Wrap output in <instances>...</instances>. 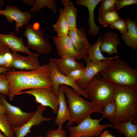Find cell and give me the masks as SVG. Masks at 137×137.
Returning <instances> with one entry per match:
<instances>
[{
    "label": "cell",
    "mask_w": 137,
    "mask_h": 137,
    "mask_svg": "<svg viewBox=\"0 0 137 137\" xmlns=\"http://www.w3.org/2000/svg\"><path fill=\"white\" fill-rule=\"evenodd\" d=\"M113 127L116 129L126 137H137V124L130 121L125 122H114L112 123Z\"/></svg>",
    "instance_id": "d4e9b609"
},
{
    "label": "cell",
    "mask_w": 137,
    "mask_h": 137,
    "mask_svg": "<svg viewBox=\"0 0 137 137\" xmlns=\"http://www.w3.org/2000/svg\"><path fill=\"white\" fill-rule=\"evenodd\" d=\"M137 3V0H117L114 9L117 11L125 6Z\"/></svg>",
    "instance_id": "8d00e7d4"
},
{
    "label": "cell",
    "mask_w": 137,
    "mask_h": 137,
    "mask_svg": "<svg viewBox=\"0 0 137 137\" xmlns=\"http://www.w3.org/2000/svg\"><path fill=\"white\" fill-rule=\"evenodd\" d=\"M49 66L52 85V89L57 96L58 90L59 85H64L72 87L74 92L77 95H82L88 99V96L84 91L80 89L75 82L70 80L67 76L61 73L58 70L54 62L53 59L51 58L48 64Z\"/></svg>",
    "instance_id": "30bf717a"
},
{
    "label": "cell",
    "mask_w": 137,
    "mask_h": 137,
    "mask_svg": "<svg viewBox=\"0 0 137 137\" xmlns=\"http://www.w3.org/2000/svg\"><path fill=\"white\" fill-rule=\"evenodd\" d=\"M5 95L0 93V103L4 107L7 118L13 127L18 128L25 124L32 117L35 112H27L20 107L12 105L6 100Z\"/></svg>",
    "instance_id": "ba28073f"
},
{
    "label": "cell",
    "mask_w": 137,
    "mask_h": 137,
    "mask_svg": "<svg viewBox=\"0 0 137 137\" xmlns=\"http://www.w3.org/2000/svg\"><path fill=\"white\" fill-rule=\"evenodd\" d=\"M0 15L5 16L7 21L10 23L15 21V29L17 32L19 31L20 28L27 25L33 16L30 12H23L17 7L9 5H7L4 9L0 10Z\"/></svg>",
    "instance_id": "8fae6325"
},
{
    "label": "cell",
    "mask_w": 137,
    "mask_h": 137,
    "mask_svg": "<svg viewBox=\"0 0 137 137\" xmlns=\"http://www.w3.org/2000/svg\"><path fill=\"white\" fill-rule=\"evenodd\" d=\"M89 115L84 118L75 126H70L68 128L70 137H92L100 135L101 132L108 127H112L111 124L100 125V122L103 118L93 119Z\"/></svg>",
    "instance_id": "8992f818"
},
{
    "label": "cell",
    "mask_w": 137,
    "mask_h": 137,
    "mask_svg": "<svg viewBox=\"0 0 137 137\" xmlns=\"http://www.w3.org/2000/svg\"><path fill=\"white\" fill-rule=\"evenodd\" d=\"M57 1L56 0H34L33 6L30 11L33 13H37L42 9L47 7L55 14L57 9L56 4Z\"/></svg>",
    "instance_id": "83f0119b"
},
{
    "label": "cell",
    "mask_w": 137,
    "mask_h": 137,
    "mask_svg": "<svg viewBox=\"0 0 137 137\" xmlns=\"http://www.w3.org/2000/svg\"><path fill=\"white\" fill-rule=\"evenodd\" d=\"M2 133L1 131H0V137H6L4 135L2 134Z\"/></svg>",
    "instance_id": "ee69618b"
},
{
    "label": "cell",
    "mask_w": 137,
    "mask_h": 137,
    "mask_svg": "<svg viewBox=\"0 0 137 137\" xmlns=\"http://www.w3.org/2000/svg\"><path fill=\"white\" fill-rule=\"evenodd\" d=\"M5 114V112L4 107L0 103V114Z\"/></svg>",
    "instance_id": "b9f144b4"
},
{
    "label": "cell",
    "mask_w": 137,
    "mask_h": 137,
    "mask_svg": "<svg viewBox=\"0 0 137 137\" xmlns=\"http://www.w3.org/2000/svg\"><path fill=\"white\" fill-rule=\"evenodd\" d=\"M13 58L11 49L5 45H0V66L10 68Z\"/></svg>",
    "instance_id": "4316f807"
},
{
    "label": "cell",
    "mask_w": 137,
    "mask_h": 137,
    "mask_svg": "<svg viewBox=\"0 0 137 137\" xmlns=\"http://www.w3.org/2000/svg\"><path fill=\"white\" fill-rule=\"evenodd\" d=\"M69 36L77 52L79 60L88 58L89 50L92 45L89 42L86 32L82 27L69 30Z\"/></svg>",
    "instance_id": "7c38bea8"
},
{
    "label": "cell",
    "mask_w": 137,
    "mask_h": 137,
    "mask_svg": "<svg viewBox=\"0 0 137 137\" xmlns=\"http://www.w3.org/2000/svg\"><path fill=\"white\" fill-rule=\"evenodd\" d=\"M97 75L87 84L84 91L91 102L102 110L113 100L115 85L104 81Z\"/></svg>",
    "instance_id": "5b68a950"
},
{
    "label": "cell",
    "mask_w": 137,
    "mask_h": 137,
    "mask_svg": "<svg viewBox=\"0 0 137 137\" xmlns=\"http://www.w3.org/2000/svg\"><path fill=\"white\" fill-rule=\"evenodd\" d=\"M99 23L104 27H107L120 18L117 11L113 10L98 16Z\"/></svg>",
    "instance_id": "f1b7e54d"
},
{
    "label": "cell",
    "mask_w": 137,
    "mask_h": 137,
    "mask_svg": "<svg viewBox=\"0 0 137 137\" xmlns=\"http://www.w3.org/2000/svg\"><path fill=\"white\" fill-rule=\"evenodd\" d=\"M52 38L61 58L69 56L79 60L71 38L68 35L62 37L52 36Z\"/></svg>",
    "instance_id": "e0dca14e"
},
{
    "label": "cell",
    "mask_w": 137,
    "mask_h": 137,
    "mask_svg": "<svg viewBox=\"0 0 137 137\" xmlns=\"http://www.w3.org/2000/svg\"><path fill=\"white\" fill-rule=\"evenodd\" d=\"M120 39L116 32L111 31L104 33L101 40L100 49L101 52L109 55L118 54L117 47L119 45Z\"/></svg>",
    "instance_id": "d6986e66"
},
{
    "label": "cell",
    "mask_w": 137,
    "mask_h": 137,
    "mask_svg": "<svg viewBox=\"0 0 137 137\" xmlns=\"http://www.w3.org/2000/svg\"><path fill=\"white\" fill-rule=\"evenodd\" d=\"M24 34L27 40V47L36 52L38 54H46L52 50V47L48 41L44 38L43 31L40 28L35 30L32 25L26 26Z\"/></svg>",
    "instance_id": "52a82bcc"
},
{
    "label": "cell",
    "mask_w": 137,
    "mask_h": 137,
    "mask_svg": "<svg viewBox=\"0 0 137 137\" xmlns=\"http://www.w3.org/2000/svg\"><path fill=\"white\" fill-rule=\"evenodd\" d=\"M102 38V36L100 35L96 42L90 48L88 52V59L91 62L96 63L106 59L119 58V56L117 55L108 57H105L102 55L100 49Z\"/></svg>",
    "instance_id": "cb8c5ba5"
},
{
    "label": "cell",
    "mask_w": 137,
    "mask_h": 137,
    "mask_svg": "<svg viewBox=\"0 0 137 137\" xmlns=\"http://www.w3.org/2000/svg\"><path fill=\"white\" fill-rule=\"evenodd\" d=\"M59 86L65 94L70 114L71 119L66 125L68 128L74 123L79 124L85 117L94 113L102 114V110L92 102L85 100L75 93L68 86Z\"/></svg>",
    "instance_id": "277c9868"
},
{
    "label": "cell",
    "mask_w": 137,
    "mask_h": 137,
    "mask_svg": "<svg viewBox=\"0 0 137 137\" xmlns=\"http://www.w3.org/2000/svg\"><path fill=\"white\" fill-rule=\"evenodd\" d=\"M60 2L64 6L62 10L64 16L68 26L69 30L76 29L77 28V9L70 0H61Z\"/></svg>",
    "instance_id": "603a6c76"
},
{
    "label": "cell",
    "mask_w": 137,
    "mask_h": 137,
    "mask_svg": "<svg viewBox=\"0 0 137 137\" xmlns=\"http://www.w3.org/2000/svg\"><path fill=\"white\" fill-rule=\"evenodd\" d=\"M117 0H101L100 4L98 8V16L114 10Z\"/></svg>",
    "instance_id": "1f68e13d"
},
{
    "label": "cell",
    "mask_w": 137,
    "mask_h": 137,
    "mask_svg": "<svg viewBox=\"0 0 137 137\" xmlns=\"http://www.w3.org/2000/svg\"><path fill=\"white\" fill-rule=\"evenodd\" d=\"M37 137H44V136L42 135H39L37 136Z\"/></svg>",
    "instance_id": "f6af8a7d"
},
{
    "label": "cell",
    "mask_w": 137,
    "mask_h": 137,
    "mask_svg": "<svg viewBox=\"0 0 137 137\" xmlns=\"http://www.w3.org/2000/svg\"><path fill=\"white\" fill-rule=\"evenodd\" d=\"M112 29L119 30L121 35H126L127 33V28L126 19L121 18L112 24L110 26Z\"/></svg>",
    "instance_id": "d6a6232c"
},
{
    "label": "cell",
    "mask_w": 137,
    "mask_h": 137,
    "mask_svg": "<svg viewBox=\"0 0 137 137\" xmlns=\"http://www.w3.org/2000/svg\"><path fill=\"white\" fill-rule=\"evenodd\" d=\"M127 33L121 35V37L126 45L135 50H137V25L136 21L129 18L126 19Z\"/></svg>",
    "instance_id": "7402d4cb"
},
{
    "label": "cell",
    "mask_w": 137,
    "mask_h": 137,
    "mask_svg": "<svg viewBox=\"0 0 137 137\" xmlns=\"http://www.w3.org/2000/svg\"><path fill=\"white\" fill-rule=\"evenodd\" d=\"M28 94L33 96L35 101L45 107H50L55 114L57 112L59 106L58 99L52 89L45 88H38L21 91L16 95Z\"/></svg>",
    "instance_id": "9c48e42d"
},
{
    "label": "cell",
    "mask_w": 137,
    "mask_h": 137,
    "mask_svg": "<svg viewBox=\"0 0 137 137\" xmlns=\"http://www.w3.org/2000/svg\"><path fill=\"white\" fill-rule=\"evenodd\" d=\"M59 13L58 20L56 23L53 25V28L57 32V36L62 37L67 35L69 30L62 9H60Z\"/></svg>",
    "instance_id": "484cf974"
},
{
    "label": "cell",
    "mask_w": 137,
    "mask_h": 137,
    "mask_svg": "<svg viewBox=\"0 0 137 137\" xmlns=\"http://www.w3.org/2000/svg\"><path fill=\"white\" fill-rule=\"evenodd\" d=\"M100 135L99 137H115L108 130L105 131Z\"/></svg>",
    "instance_id": "74e56055"
},
{
    "label": "cell",
    "mask_w": 137,
    "mask_h": 137,
    "mask_svg": "<svg viewBox=\"0 0 137 137\" xmlns=\"http://www.w3.org/2000/svg\"><path fill=\"white\" fill-rule=\"evenodd\" d=\"M45 137H67L66 131L63 128L50 129L47 131Z\"/></svg>",
    "instance_id": "d590c367"
},
{
    "label": "cell",
    "mask_w": 137,
    "mask_h": 137,
    "mask_svg": "<svg viewBox=\"0 0 137 137\" xmlns=\"http://www.w3.org/2000/svg\"><path fill=\"white\" fill-rule=\"evenodd\" d=\"M0 45H4L9 48L12 52H20L38 57V54L32 52L24 45L22 38L17 37L13 31L9 34L0 33Z\"/></svg>",
    "instance_id": "9a60e30c"
},
{
    "label": "cell",
    "mask_w": 137,
    "mask_h": 137,
    "mask_svg": "<svg viewBox=\"0 0 137 137\" xmlns=\"http://www.w3.org/2000/svg\"><path fill=\"white\" fill-rule=\"evenodd\" d=\"M57 96L59 106L55 123L58 125V128L61 129L62 128L63 125L64 123L66 121H70L71 116L65 99V94L59 86L58 90Z\"/></svg>",
    "instance_id": "ffe728a7"
},
{
    "label": "cell",
    "mask_w": 137,
    "mask_h": 137,
    "mask_svg": "<svg viewBox=\"0 0 137 137\" xmlns=\"http://www.w3.org/2000/svg\"><path fill=\"white\" fill-rule=\"evenodd\" d=\"M54 63L59 71L63 74L67 76L71 72L75 70L84 68V66L78 63L72 57L66 56L59 58L53 59Z\"/></svg>",
    "instance_id": "44dd1931"
},
{
    "label": "cell",
    "mask_w": 137,
    "mask_h": 137,
    "mask_svg": "<svg viewBox=\"0 0 137 137\" xmlns=\"http://www.w3.org/2000/svg\"><path fill=\"white\" fill-rule=\"evenodd\" d=\"M114 59H109L96 63L91 62L88 58L84 60L86 63L85 73L81 80L75 82L78 87L84 91L87 84L92 79L108 66Z\"/></svg>",
    "instance_id": "4fadbf2b"
},
{
    "label": "cell",
    "mask_w": 137,
    "mask_h": 137,
    "mask_svg": "<svg viewBox=\"0 0 137 137\" xmlns=\"http://www.w3.org/2000/svg\"><path fill=\"white\" fill-rule=\"evenodd\" d=\"M6 74L9 81L8 96L10 101L24 90L38 88L52 89V83L48 64L42 65L37 70L30 71L12 68Z\"/></svg>",
    "instance_id": "6da1fadb"
},
{
    "label": "cell",
    "mask_w": 137,
    "mask_h": 137,
    "mask_svg": "<svg viewBox=\"0 0 137 137\" xmlns=\"http://www.w3.org/2000/svg\"><path fill=\"white\" fill-rule=\"evenodd\" d=\"M10 70L8 68L0 66V74L6 73Z\"/></svg>",
    "instance_id": "60d3db41"
},
{
    "label": "cell",
    "mask_w": 137,
    "mask_h": 137,
    "mask_svg": "<svg viewBox=\"0 0 137 137\" xmlns=\"http://www.w3.org/2000/svg\"><path fill=\"white\" fill-rule=\"evenodd\" d=\"M113 99L116 107L113 122L130 121L137 124V88L115 85Z\"/></svg>",
    "instance_id": "7a4b0ae2"
},
{
    "label": "cell",
    "mask_w": 137,
    "mask_h": 137,
    "mask_svg": "<svg viewBox=\"0 0 137 137\" xmlns=\"http://www.w3.org/2000/svg\"><path fill=\"white\" fill-rule=\"evenodd\" d=\"M0 130L6 137H15L5 114H0Z\"/></svg>",
    "instance_id": "f546056e"
},
{
    "label": "cell",
    "mask_w": 137,
    "mask_h": 137,
    "mask_svg": "<svg viewBox=\"0 0 137 137\" xmlns=\"http://www.w3.org/2000/svg\"><path fill=\"white\" fill-rule=\"evenodd\" d=\"M12 53L13 58L11 68L32 71L38 69L40 66L38 57L31 55L24 56L18 53Z\"/></svg>",
    "instance_id": "2e32d148"
},
{
    "label": "cell",
    "mask_w": 137,
    "mask_h": 137,
    "mask_svg": "<svg viewBox=\"0 0 137 137\" xmlns=\"http://www.w3.org/2000/svg\"><path fill=\"white\" fill-rule=\"evenodd\" d=\"M46 109V107L42 105H38L37 110L31 118L26 123L18 128L11 126L15 137H25L30 132L31 129L33 126H38L43 122L53 120V117H45L43 116V112Z\"/></svg>",
    "instance_id": "5bb4252c"
},
{
    "label": "cell",
    "mask_w": 137,
    "mask_h": 137,
    "mask_svg": "<svg viewBox=\"0 0 137 137\" xmlns=\"http://www.w3.org/2000/svg\"><path fill=\"white\" fill-rule=\"evenodd\" d=\"M9 80L6 73L0 74V93L8 96Z\"/></svg>",
    "instance_id": "836d02e7"
},
{
    "label": "cell",
    "mask_w": 137,
    "mask_h": 137,
    "mask_svg": "<svg viewBox=\"0 0 137 137\" xmlns=\"http://www.w3.org/2000/svg\"><path fill=\"white\" fill-rule=\"evenodd\" d=\"M101 0H76L75 1V5L78 6H84L87 8L89 12L88 24L89 34L91 36H95L99 33L100 27L97 26L95 22L94 12L95 9Z\"/></svg>",
    "instance_id": "ac0fdd59"
},
{
    "label": "cell",
    "mask_w": 137,
    "mask_h": 137,
    "mask_svg": "<svg viewBox=\"0 0 137 137\" xmlns=\"http://www.w3.org/2000/svg\"><path fill=\"white\" fill-rule=\"evenodd\" d=\"M4 2L3 0H0V10H1L2 6L3 5Z\"/></svg>",
    "instance_id": "7bdbcfd3"
},
{
    "label": "cell",
    "mask_w": 137,
    "mask_h": 137,
    "mask_svg": "<svg viewBox=\"0 0 137 137\" xmlns=\"http://www.w3.org/2000/svg\"><path fill=\"white\" fill-rule=\"evenodd\" d=\"M33 28L35 30H37L40 28V25L38 22H35L32 25Z\"/></svg>",
    "instance_id": "ab89813d"
},
{
    "label": "cell",
    "mask_w": 137,
    "mask_h": 137,
    "mask_svg": "<svg viewBox=\"0 0 137 137\" xmlns=\"http://www.w3.org/2000/svg\"><path fill=\"white\" fill-rule=\"evenodd\" d=\"M103 80L115 85L137 88V70L119 58L100 72Z\"/></svg>",
    "instance_id": "3957f363"
},
{
    "label": "cell",
    "mask_w": 137,
    "mask_h": 137,
    "mask_svg": "<svg viewBox=\"0 0 137 137\" xmlns=\"http://www.w3.org/2000/svg\"><path fill=\"white\" fill-rule=\"evenodd\" d=\"M102 113L103 118H106L113 122L116 113V107L114 100L108 104L104 108Z\"/></svg>",
    "instance_id": "4dcf8cb0"
},
{
    "label": "cell",
    "mask_w": 137,
    "mask_h": 137,
    "mask_svg": "<svg viewBox=\"0 0 137 137\" xmlns=\"http://www.w3.org/2000/svg\"><path fill=\"white\" fill-rule=\"evenodd\" d=\"M85 72V68H81L76 69L71 72L67 76L73 82L81 80L83 77Z\"/></svg>",
    "instance_id": "e575fe53"
},
{
    "label": "cell",
    "mask_w": 137,
    "mask_h": 137,
    "mask_svg": "<svg viewBox=\"0 0 137 137\" xmlns=\"http://www.w3.org/2000/svg\"><path fill=\"white\" fill-rule=\"evenodd\" d=\"M23 4L30 6L33 7L34 3V0H22Z\"/></svg>",
    "instance_id": "f35d334b"
}]
</instances>
